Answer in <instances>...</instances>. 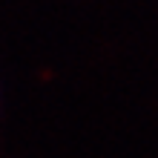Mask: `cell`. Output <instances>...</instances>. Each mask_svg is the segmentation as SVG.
Segmentation results:
<instances>
[]
</instances>
